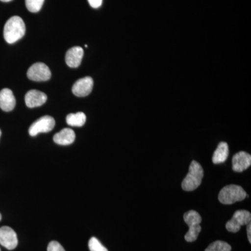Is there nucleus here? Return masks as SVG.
Instances as JSON below:
<instances>
[{
    "label": "nucleus",
    "mask_w": 251,
    "mask_h": 251,
    "mask_svg": "<svg viewBox=\"0 0 251 251\" xmlns=\"http://www.w3.org/2000/svg\"><path fill=\"white\" fill-rule=\"evenodd\" d=\"M1 130H0V137H1Z\"/></svg>",
    "instance_id": "obj_24"
},
{
    "label": "nucleus",
    "mask_w": 251,
    "mask_h": 251,
    "mask_svg": "<svg viewBox=\"0 0 251 251\" xmlns=\"http://www.w3.org/2000/svg\"><path fill=\"white\" fill-rule=\"evenodd\" d=\"M83 49L79 46L73 47L66 54V63L69 67L76 68L80 65L83 57Z\"/></svg>",
    "instance_id": "obj_12"
},
{
    "label": "nucleus",
    "mask_w": 251,
    "mask_h": 251,
    "mask_svg": "<svg viewBox=\"0 0 251 251\" xmlns=\"http://www.w3.org/2000/svg\"><path fill=\"white\" fill-rule=\"evenodd\" d=\"M48 251H65V250L59 242L52 241L49 244Z\"/></svg>",
    "instance_id": "obj_20"
},
{
    "label": "nucleus",
    "mask_w": 251,
    "mask_h": 251,
    "mask_svg": "<svg viewBox=\"0 0 251 251\" xmlns=\"http://www.w3.org/2000/svg\"><path fill=\"white\" fill-rule=\"evenodd\" d=\"M251 221V214L249 211L238 210L234 212L232 219L227 221L226 227L229 232L235 233L240 230L242 226L250 224Z\"/></svg>",
    "instance_id": "obj_5"
},
{
    "label": "nucleus",
    "mask_w": 251,
    "mask_h": 251,
    "mask_svg": "<svg viewBox=\"0 0 251 251\" xmlns=\"http://www.w3.org/2000/svg\"><path fill=\"white\" fill-rule=\"evenodd\" d=\"M204 176V171L200 163L196 161L191 162L189 171L181 183V187L186 191H193L200 186Z\"/></svg>",
    "instance_id": "obj_2"
},
{
    "label": "nucleus",
    "mask_w": 251,
    "mask_h": 251,
    "mask_svg": "<svg viewBox=\"0 0 251 251\" xmlns=\"http://www.w3.org/2000/svg\"><path fill=\"white\" fill-rule=\"evenodd\" d=\"M93 86L94 81L92 77H82L74 83L72 92L76 97H87L92 92Z\"/></svg>",
    "instance_id": "obj_9"
},
{
    "label": "nucleus",
    "mask_w": 251,
    "mask_h": 251,
    "mask_svg": "<svg viewBox=\"0 0 251 251\" xmlns=\"http://www.w3.org/2000/svg\"><path fill=\"white\" fill-rule=\"evenodd\" d=\"M26 105L29 108H35L44 105L47 100V96L40 91L31 90L26 94L25 97Z\"/></svg>",
    "instance_id": "obj_11"
},
{
    "label": "nucleus",
    "mask_w": 251,
    "mask_h": 251,
    "mask_svg": "<svg viewBox=\"0 0 251 251\" xmlns=\"http://www.w3.org/2000/svg\"><path fill=\"white\" fill-rule=\"evenodd\" d=\"M0 1H4V2H9V1H12V0H0Z\"/></svg>",
    "instance_id": "obj_23"
},
{
    "label": "nucleus",
    "mask_w": 251,
    "mask_h": 251,
    "mask_svg": "<svg viewBox=\"0 0 251 251\" xmlns=\"http://www.w3.org/2000/svg\"><path fill=\"white\" fill-rule=\"evenodd\" d=\"M1 214H0V221H1Z\"/></svg>",
    "instance_id": "obj_25"
},
{
    "label": "nucleus",
    "mask_w": 251,
    "mask_h": 251,
    "mask_svg": "<svg viewBox=\"0 0 251 251\" xmlns=\"http://www.w3.org/2000/svg\"><path fill=\"white\" fill-rule=\"evenodd\" d=\"M75 132L69 128H64L53 137L54 143L60 145H71L75 141Z\"/></svg>",
    "instance_id": "obj_14"
},
{
    "label": "nucleus",
    "mask_w": 251,
    "mask_h": 251,
    "mask_svg": "<svg viewBox=\"0 0 251 251\" xmlns=\"http://www.w3.org/2000/svg\"><path fill=\"white\" fill-rule=\"evenodd\" d=\"M16 99L12 91L8 88L3 89L0 92V108L5 112L14 110L16 106Z\"/></svg>",
    "instance_id": "obj_13"
},
{
    "label": "nucleus",
    "mask_w": 251,
    "mask_h": 251,
    "mask_svg": "<svg viewBox=\"0 0 251 251\" xmlns=\"http://www.w3.org/2000/svg\"><path fill=\"white\" fill-rule=\"evenodd\" d=\"M27 77L29 80L36 82H44L50 80L51 72L49 67L44 63L38 62L33 64L27 71Z\"/></svg>",
    "instance_id": "obj_6"
},
{
    "label": "nucleus",
    "mask_w": 251,
    "mask_h": 251,
    "mask_svg": "<svg viewBox=\"0 0 251 251\" xmlns=\"http://www.w3.org/2000/svg\"><path fill=\"white\" fill-rule=\"evenodd\" d=\"M86 115L82 112L69 114L67 117V123L71 126L81 127L85 125Z\"/></svg>",
    "instance_id": "obj_16"
},
{
    "label": "nucleus",
    "mask_w": 251,
    "mask_h": 251,
    "mask_svg": "<svg viewBox=\"0 0 251 251\" xmlns=\"http://www.w3.org/2000/svg\"><path fill=\"white\" fill-rule=\"evenodd\" d=\"M229 155L228 145L225 142L219 143L218 148L214 151L212 157V161L214 164L224 163L227 160Z\"/></svg>",
    "instance_id": "obj_15"
},
{
    "label": "nucleus",
    "mask_w": 251,
    "mask_h": 251,
    "mask_svg": "<svg viewBox=\"0 0 251 251\" xmlns=\"http://www.w3.org/2000/svg\"><path fill=\"white\" fill-rule=\"evenodd\" d=\"M18 238L11 227L4 226L0 228V244L8 250H14L18 245Z\"/></svg>",
    "instance_id": "obj_8"
},
{
    "label": "nucleus",
    "mask_w": 251,
    "mask_h": 251,
    "mask_svg": "<svg viewBox=\"0 0 251 251\" xmlns=\"http://www.w3.org/2000/svg\"><path fill=\"white\" fill-rule=\"evenodd\" d=\"M55 121L53 117L44 116L34 122L29 128V133L31 136H36L41 133H49L53 129Z\"/></svg>",
    "instance_id": "obj_7"
},
{
    "label": "nucleus",
    "mask_w": 251,
    "mask_h": 251,
    "mask_svg": "<svg viewBox=\"0 0 251 251\" xmlns=\"http://www.w3.org/2000/svg\"><path fill=\"white\" fill-rule=\"evenodd\" d=\"M25 34V25L19 16H13L8 20L4 28L5 41L9 44H14Z\"/></svg>",
    "instance_id": "obj_1"
},
{
    "label": "nucleus",
    "mask_w": 251,
    "mask_h": 251,
    "mask_svg": "<svg viewBox=\"0 0 251 251\" xmlns=\"http://www.w3.org/2000/svg\"><path fill=\"white\" fill-rule=\"evenodd\" d=\"M247 235L248 239H249V243H251V224L247 225Z\"/></svg>",
    "instance_id": "obj_22"
},
{
    "label": "nucleus",
    "mask_w": 251,
    "mask_h": 251,
    "mask_svg": "<svg viewBox=\"0 0 251 251\" xmlns=\"http://www.w3.org/2000/svg\"><path fill=\"white\" fill-rule=\"evenodd\" d=\"M44 0H25V4L28 11L32 13L39 12L42 8Z\"/></svg>",
    "instance_id": "obj_18"
},
{
    "label": "nucleus",
    "mask_w": 251,
    "mask_h": 251,
    "mask_svg": "<svg viewBox=\"0 0 251 251\" xmlns=\"http://www.w3.org/2000/svg\"><path fill=\"white\" fill-rule=\"evenodd\" d=\"M89 249L90 251H108L96 237L91 238L89 242Z\"/></svg>",
    "instance_id": "obj_19"
},
{
    "label": "nucleus",
    "mask_w": 251,
    "mask_h": 251,
    "mask_svg": "<svg viewBox=\"0 0 251 251\" xmlns=\"http://www.w3.org/2000/svg\"><path fill=\"white\" fill-rule=\"evenodd\" d=\"M247 197V193L242 186L230 184L225 186L219 194L220 202L224 204H232L244 201Z\"/></svg>",
    "instance_id": "obj_3"
},
{
    "label": "nucleus",
    "mask_w": 251,
    "mask_h": 251,
    "mask_svg": "<svg viewBox=\"0 0 251 251\" xmlns=\"http://www.w3.org/2000/svg\"><path fill=\"white\" fill-rule=\"evenodd\" d=\"M251 165V156L245 151H239L232 158V170L237 173H242Z\"/></svg>",
    "instance_id": "obj_10"
},
{
    "label": "nucleus",
    "mask_w": 251,
    "mask_h": 251,
    "mask_svg": "<svg viewBox=\"0 0 251 251\" xmlns=\"http://www.w3.org/2000/svg\"><path fill=\"white\" fill-rule=\"evenodd\" d=\"M232 247L227 243L223 241H216L211 243L204 251H231Z\"/></svg>",
    "instance_id": "obj_17"
},
{
    "label": "nucleus",
    "mask_w": 251,
    "mask_h": 251,
    "mask_svg": "<svg viewBox=\"0 0 251 251\" xmlns=\"http://www.w3.org/2000/svg\"><path fill=\"white\" fill-rule=\"evenodd\" d=\"M0 251H1V249H0Z\"/></svg>",
    "instance_id": "obj_26"
},
{
    "label": "nucleus",
    "mask_w": 251,
    "mask_h": 251,
    "mask_svg": "<svg viewBox=\"0 0 251 251\" xmlns=\"http://www.w3.org/2000/svg\"><path fill=\"white\" fill-rule=\"evenodd\" d=\"M90 6L94 9H98L101 6L103 0H88Z\"/></svg>",
    "instance_id": "obj_21"
},
{
    "label": "nucleus",
    "mask_w": 251,
    "mask_h": 251,
    "mask_svg": "<svg viewBox=\"0 0 251 251\" xmlns=\"http://www.w3.org/2000/svg\"><path fill=\"white\" fill-rule=\"evenodd\" d=\"M184 220L189 227L187 233L185 234V240L188 242H195L202 230L200 225L202 222V217L197 211L191 210L185 213Z\"/></svg>",
    "instance_id": "obj_4"
}]
</instances>
